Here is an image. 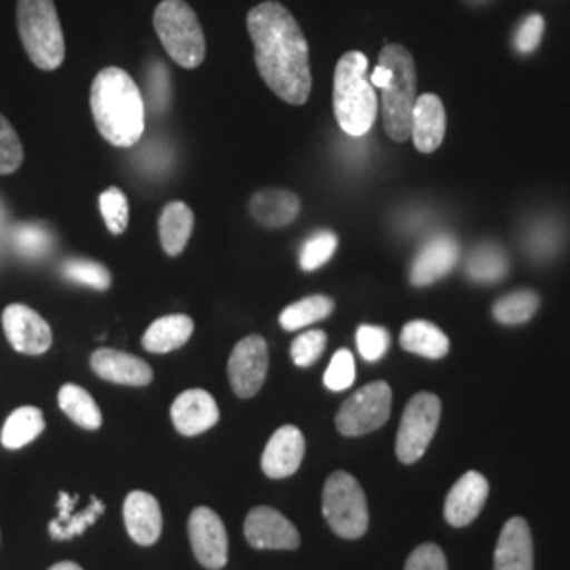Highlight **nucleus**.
<instances>
[{"instance_id": "37", "label": "nucleus", "mask_w": 570, "mask_h": 570, "mask_svg": "<svg viewBox=\"0 0 570 570\" xmlns=\"http://www.w3.org/2000/svg\"><path fill=\"white\" fill-rule=\"evenodd\" d=\"M324 383L330 391H345L355 383V360L351 351L341 348L334 353L324 374Z\"/></svg>"}, {"instance_id": "13", "label": "nucleus", "mask_w": 570, "mask_h": 570, "mask_svg": "<svg viewBox=\"0 0 570 570\" xmlns=\"http://www.w3.org/2000/svg\"><path fill=\"white\" fill-rule=\"evenodd\" d=\"M7 341L23 355H42L53 345V332L37 311L26 305H9L2 313Z\"/></svg>"}, {"instance_id": "6", "label": "nucleus", "mask_w": 570, "mask_h": 570, "mask_svg": "<svg viewBox=\"0 0 570 570\" xmlns=\"http://www.w3.org/2000/svg\"><path fill=\"white\" fill-rule=\"evenodd\" d=\"M155 30L169 58L183 68H197L205 60V35L195 9L184 0H164L155 9Z\"/></svg>"}, {"instance_id": "36", "label": "nucleus", "mask_w": 570, "mask_h": 570, "mask_svg": "<svg viewBox=\"0 0 570 570\" xmlns=\"http://www.w3.org/2000/svg\"><path fill=\"white\" fill-rule=\"evenodd\" d=\"M327 336L322 330H308L292 343V362L298 367L313 366L326 351Z\"/></svg>"}, {"instance_id": "8", "label": "nucleus", "mask_w": 570, "mask_h": 570, "mask_svg": "<svg viewBox=\"0 0 570 570\" xmlns=\"http://www.w3.org/2000/svg\"><path fill=\"white\" fill-rule=\"evenodd\" d=\"M442 416V402L433 393H416L402 414L395 452L404 465H412L428 452Z\"/></svg>"}, {"instance_id": "41", "label": "nucleus", "mask_w": 570, "mask_h": 570, "mask_svg": "<svg viewBox=\"0 0 570 570\" xmlns=\"http://www.w3.org/2000/svg\"><path fill=\"white\" fill-rule=\"evenodd\" d=\"M543 30H546V21L541 16H529L527 20L520 23L518 28V35H515V49L520 53H532L543 39Z\"/></svg>"}, {"instance_id": "5", "label": "nucleus", "mask_w": 570, "mask_h": 570, "mask_svg": "<svg viewBox=\"0 0 570 570\" xmlns=\"http://www.w3.org/2000/svg\"><path fill=\"white\" fill-rule=\"evenodd\" d=\"M21 45L41 70H58L66 58V42L53 0H18Z\"/></svg>"}, {"instance_id": "7", "label": "nucleus", "mask_w": 570, "mask_h": 570, "mask_svg": "<svg viewBox=\"0 0 570 570\" xmlns=\"http://www.w3.org/2000/svg\"><path fill=\"white\" fill-rule=\"evenodd\" d=\"M322 511L327 527L338 537L353 541L366 534L370 522L366 492L351 473L336 471L327 478L322 494Z\"/></svg>"}, {"instance_id": "25", "label": "nucleus", "mask_w": 570, "mask_h": 570, "mask_svg": "<svg viewBox=\"0 0 570 570\" xmlns=\"http://www.w3.org/2000/svg\"><path fill=\"white\" fill-rule=\"evenodd\" d=\"M400 345L406 348L407 353L428 357V360H442L450 351L449 336L431 322H410L402 330Z\"/></svg>"}, {"instance_id": "42", "label": "nucleus", "mask_w": 570, "mask_h": 570, "mask_svg": "<svg viewBox=\"0 0 570 570\" xmlns=\"http://www.w3.org/2000/svg\"><path fill=\"white\" fill-rule=\"evenodd\" d=\"M558 245V228L553 225L534 226L529 233V249L534 258H548Z\"/></svg>"}, {"instance_id": "22", "label": "nucleus", "mask_w": 570, "mask_h": 570, "mask_svg": "<svg viewBox=\"0 0 570 570\" xmlns=\"http://www.w3.org/2000/svg\"><path fill=\"white\" fill-rule=\"evenodd\" d=\"M446 136V110L435 94H423L416 98L412 110V134L419 153L438 150Z\"/></svg>"}, {"instance_id": "27", "label": "nucleus", "mask_w": 570, "mask_h": 570, "mask_svg": "<svg viewBox=\"0 0 570 570\" xmlns=\"http://www.w3.org/2000/svg\"><path fill=\"white\" fill-rule=\"evenodd\" d=\"M42 431H45V416L39 407H18L4 421L0 442L4 449L20 450L28 446L30 442H35Z\"/></svg>"}, {"instance_id": "4", "label": "nucleus", "mask_w": 570, "mask_h": 570, "mask_svg": "<svg viewBox=\"0 0 570 570\" xmlns=\"http://www.w3.org/2000/svg\"><path fill=\"white\" fill-rule=\"evenodd\" d=\"M379 112L376 87L367 75L362 51L345 53L334 72V115L346 136L362 138L372 129Z\"/></svg>"}, {"instance_id": "14", "label": "nucleus", "mask_w": 570, "mask_h": 570, "mask_svg": "<svg viewBox=\"0 0 570 570\" xmlns=\"http://www.w3.org/2000/svg\"><path fill=\"white\" fill-rule=\"evenodd\" d=\"M305 435L294 425L279 428L268 440L261 465L271 480H284L294 475L305 459Z\"/></svg>"}, {"instance_id": "29", "label": "nucleus", "mask_w": 570, "mask_h": 570, "mask_svg": "<svg viewBox=\"0 0 570 570\" xmlns=\"http://www.w3.org/2000/svg\"><path fill=\"white\" fill-rule=\"evenodd\" d=\"M508 268H510L508 254L499 245L484 244L469 254L465 273L469 279L478 284H497L508 275Z\"/></svg>"}, {"instance_id": "3", "label": "nucleus", "mask_w": 570, "mask_h": 570, "mask_svg": "<svg viewBox=\"0 0 570 570\" xmlns=\"http://www.w3.org/2000/svg\"><path fill=\"white\" fill-rule=\"evenodd\" d=\"M370 81L383 91V125L393 142H406L412 134V110L416 104V68L406 47L387 45Z\"/></svg>"}, {"instance_id": "38", "label": "nucleus", "mask_w": 570, "mask_h": 570, "mask_svg": "<svg viewBox=\"0 0 570 570\" xmlns=\"http://www.w3.org/2000/svg\"><path fill=\"white\" fill-rule=\"evenodd\" d=\"M13 245L18 247V252L23 256L39 258V256L49 252L51 235L42 226H18L16 233H13Z\"/></svg>"}, {"instance_id": "35", "label": "nucleus", "mask_w": 570, "mask_h": 570, "mask_svg": "<svg viewBox=\"0 0 570 570\" xmlns=\"http://www.w3.org/2000/svg\"><path fill=\"white\" fill-rule=\"evenodd\" d=\"M23 164V146L13 125L0 115V176H9Z\"/></svg>"}, {"instance_id": "9", "label": "nucleus", "mask_w": 570, "mask_h": 570, "mask_svg": "<svg viewBox=\"0 0 570 570\" xmlns=\"http://www.w3.org/2000/svg\"><path fill=\"white\" fill-rule=\"evenodd\" d=\"M393 393L385 381L355 391L336 414V429L346 438H360L383 428L391 416Z\"/></svg>"}, {"instance_id": "1", "label": "nucleus", "mask_w": 570, "mask_h": 570, "mask_svg": "<svg viewBox=\"0 0 570 570\" xmlns=\"http://www.w3.org/2000/svg\"><path fill=\"white\" fill-rule=\"evenodd\" d=\"M247 32L263 81L284 102L308 100L313 75L305 35L294 16L279 2H261L247 13Z\"/></svg>"}, {"instance_id": "39", "label": "nucleus", "mask_w": 570, "mask_h": 570, "mask_svg": "<svg viewBox=\"0 0 570 570\" xmlns=\"http://www.w3.org/2000/svg\"><path fill=\"white\" fill-rule=\"evenodd\" d=\"M389 345H391V336L385 327L362 326L357 330V348L366 362L383 360Z\"/></svg>"}, {"instance_id": "19", "label": "nucleus", "mask_w": 570, "mask_h": 570, "mask_svg": "<svg viewBox=\"0 0 570 570\" xmlns=\"http://www.w3.org/2000/svg\"><path fill=\"white\" fill-rule=\"evenodd\" d=\"M91 367L104 381L127 387H146L153 381V367L117 348H98L91 355Z\"/></svg>"}, {"instance_id": "31", "label": "nucleus", "mask_w": 570, "mask_h": 570, "mask_svg": "<svg viewBox=\"0 0 570 570\" xmlns=\"http://www.w3.org/2000/svg\"><path fill=\"white\" fill-rule=\"evenodd\" d=\"M539 305L541 301L534 292L520 289L499 298L492 306V315L503 326H522L532 320V315L539 311Z\"/></svg>"}, {"instance_id": "12", "label": "nucleus", "mask_w": 570, "mask_h": 570, "mask_svg": "<svg viewBox=\"0 0 570 570\" xmlns=\"http://www.w3.org/2000/svg\"><path fill=\"white\" fill-rule=\"evenodd\" d=\"M247 543L254 550H298L301 532L296 527L273 508H254L247 513L244 524Z\"/></svg>"}, {"instance_id": "16", "label": "nucleus", "mask_w": 570, "mask_h": 570, "mask_svg": "<svg viewBox=\"0 0 570 570\" xmlns=\"http://www.w3.org/2000/svg\"><path fill=\"white\" fill-rule=\"evenodd\" d=\"M122 520L129 537L138 546L148 548L159 541L164 530V513L159 501L153 494L142 490L129 492L122 503Z\"/></svg>"}, {"instance_id": "18", "label": "nucleus", "mask_w": 570, "mask_h": 570, "mask_svg": "<svg viewBox=\"0 0 570 570\" xmlns=\"http://www.w3.org/2000/svg\"><path fill=\"white\" fill-rule=\"evenodd\" d=\"M459 256H461V247L454 237H450V235L433 237L414 258V265L410 271V282L416 287H425V285L440 282L456 266Z\"/></svg>"}, {"instance_id": "33", "label": "nucleus", "mask_w": 570, "mask_h": 570, "mask_svg": "<svg viewBox=\"0 0 570 570\" xmlns=\"http://www.w3.org/2000/svg\"><path fill=\"white\" fill-rule=\"evenodd\" d=\"M63 277L75 284L89 285L94 289H108L112 284V275L106 266L96 261H70L61 268Z\"/></svg>"}, {"instance_id": "34", "label": "nucleus", "mask_w": 570, "mask_h": 570, "mask_svg": "<svg viewBox=\"0 0 570 570\" xmlns=\"http://www.w3.org/2000/svg\"><path fill=\"white\" fill-rule=\"evenodd\" d=\"M100 212H102L106 226L112 235H121L129 225V202L121 188H108L100 197Z\"/></svg>"}, {"instance_id": "2", "label": "nucleus", "mask_w": 570, "mask_h": 570, "mask_svg": "<svg viewBox=\"0 0 570 570\" xmlns=\"http://www.w3.org/2000/svg\"><path fill=\"white\" fill-rule=\"evenodd\" d=\"M91 115L106 142L127 148L140 142L146 127L142 91L121 68H104L91 85Z\"/></svg>"}, {"instance_id": "11", "label": "nucleus", "mask_w": 570, "mask_h": 570, "mask_svg": "<svg viewBox=\"0 0 570 570\" xmlns=\"http://www.w3.org/2000/svg\"><path fill=\"white\" fill-rule=\"evenodd\" d=\"M188 539L199 564L209 570L225 569L228 534L220 515L209 508H197L188 518Z\"/></svg>"}, {"instance_id": "24", "label": "nucleus", "mask_w": 570, "mask_h": 570, "mask_svg": "<svg viewBox=\"0 0 570 570\" xmlns=\"http://www.w3.org/2000/svg\"><path fill=\"white\" fill-rule=\"evenodd\" d=\"M195 332L188 315H167L144 332L142 345L150 353H171L186 345Z\"/></svg>"}, {"instance_id": "28", "label": "nucleus", "mask_w": 570, "mask_h": 570, "mask_svg": "<svg viewBox=\"0 0 570 570\" xmlns=\"http://www.w3.org/2000/svg\"><path fill=\"white\" fill-rule=\"evenodd\" d=\"M58 402H60L63 414L79 428L87 429V431L102 428V412L96 404V400L89 395V391L68 383L60 389Z\"/></svg>"}, {"instance_id": "17", "label": "nucleus", "mask_w": 570, "mask_h": 570, "mask_svg": "<svg viewBox=\"0 0 570 570\" xmlns=\"http://www.w3.org/2000/svg\"><path fill=\"white\" fill-rule=\"evenodd\" d=\"M220 419L216 400L204 389H188L171 404V423L186 438L202 435Z\"/></svg>"}, {"instance_id": "20", "label": "nucleus", "mask_w": 570, "mask_h": 570, "mask_svg": "<svg viewBox=\"0 0 570 570\" xmlns=\"http://www.w3.org/2000/svg\"><path fill=\"white\" fill-rule=\"evenodd\" d=\"M56 505H58V518L51 520L49 524V534L56 541H70L81 537L82 532L91 529L106 511L102 499L91 497L85 508H79V494H68V492H60Z\"/></svg>"}, {"instance_id": "10", "label": "nucleus", "mask_w": 570, "mask_h": 570, "mask_svg": "<svg viewBox=\"0 0 570 570\" xmlns=\"http://www.w3.org/2000/svg\"><path fill=\"white\" fill-rule=\"evenodd\" d=\"M268 346L263 336H247L228 357V381L237 397H254L266 381Z\"/></svg>"}, {"instance_id": "26", "label": "nucleus", "mask_w": 570, "mask_h": 570, "mask_svg": "<svg viewBox=\"0 0 570 570\" xmlns=\"http://www.w3.org/2000/svg\"><path fill=\"white\" fill-rule=\"evenodd\" d=\"M195 226V216L188 205L183 202H171L165 205L164 214L159 218V235L161 245L169 256L183 254L188 244Z\"/></svg>"}, {"instance_id": "23", "label": "nucleus", "mask_w": 570, "mask_h": 570, "mask_svg": "<svg viewBox=\"0 0 570 570\" xmlns=\"http://www.w3.org/2000/svg\"><path fill=\"white\" fill-rule=\"evenodd\" d=\"M249 214L263 226L282 228L298 218L301 199L284 188H265L252 197Z\"/></svg>"}, {"instance_id": "40", "label": "nucleus", "mask_w": 570, "mask_h": 570, "mask_svg": "<svg viewBox=\"0 0 570 570\" xmlns=\"http://www.w3.org/2000/svg\"><path fill=\"white\" fill-rule=\"evenodd\" d=\"M404 570H449L446 553L435 543H425L407 556Z\"/></svg>"}, {"instance_id": "30", "label": "nucleus", "mask_w": 570, "mask_h": 570, "mask_svg": "<svg viewBox=\"0 0 570 570\" xmlns=\"http://www.w3.org/2000/svg\"><path fill=\"white\" fill-rule=\"evenodd\" d=\"M334 311V301L327 296H306L303 301L294 303V305L284 308V313L279 315V324L285 332H296L306 326H313L322 320H326Z\"/></svg>"}, {"instance_id": "15", "label": "nucleus", "mask_w": 570, "mask_h": 570, "mask_svg": "<svg viewBox=\"0 0 570 570\" xmlns=\"http://www.w3.org/2000/svg\"><path fill=\"white\" fill-rule=\"evenodd\" d=\"M489 480L478 473V471H468L449 492L446 505H444V515L450 527L463 529L469 527L489 501Z\"/></svg>"}, {"instance_id": "21", "label": "nucleus", "mask_w": 570, "mask_h": 570, "mask_svg": "<svg viewBox=\"0 0 570 570\" xmlns=\"http://www.w3.org/2000/svg\"><path fill=\"white\" fill-rule=\"evenodd\" d=\"M494 570H534L532 532L524 518H511L501 530L494 550Z\"/></svg>"}, {"instance_id": "32", "label": "nucleus", "mask_w": 570, "mask_h": 570, "mask_svg": "<svg viewBox=\"0 0 570 570\" xmlns=\"http://www.w3.org/2000/svg\"><path fill=\"white\" fill-rule=\"evenodd\" d=\"M336 247H338V237L332 230H320L311 235L301 252V268L306 273L322 268L334 256Z\"/></svg>"}, {"instance_id": "43", "label": "nucleus", "mask_w": 570, "mask_h": 570, "mask_svg": "<svg viewBox=\"0 0 570 570\" xmlns=\"http://www.w3.org/2000/svg\"><path fill=\"white\" fill-rule=\"evenodd\" d=\"M49 570H82L79 564H75V562H58V564H53Z\"/></svg>"}]
</instances>
